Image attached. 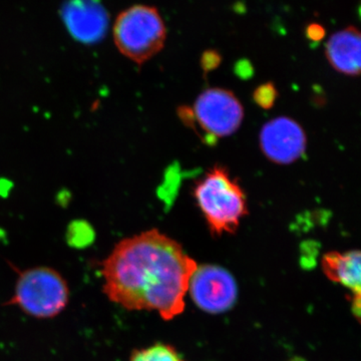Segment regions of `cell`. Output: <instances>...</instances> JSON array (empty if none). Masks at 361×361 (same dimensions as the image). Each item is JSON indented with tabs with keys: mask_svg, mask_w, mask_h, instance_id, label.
Listing matches in <instances>:
<instances>
[{
	"mask_svg": "<svg viewBox=\"0 0 361 361\" xmlns=\"http://www.w3.org/2000/svg\"><path fill=\"white\" fill-rule=\"evenodd\" d=\"M198 267L183 247L157 229L118 242L102 264L104 291L128 310L157 311L165 320L184 311Z\"/></svg>",
	"mask_w": 361,
	"mask_h": 361,
	"instance_id": "obj_1",
	"label": "cell"
},
{
	"mask_svg": "<svg viewBox=\"0 0 361 361\" xmlns=\"http://www.w3.org/2000/svg\"><path fill=\"white\" fill-rule=\"evenodd\" d=\"M194 197L208 223L211 233L232 234L242 218L248 215L245 193L227 169L216 166L198 183Z\"/></svg>",
	"mask_w": 361,
	"mask_h": 361,
	"instance_id": "obj_2",
	"label": "cell"
},
{
	"mask_svg": "<svg viewBox=\"0 0 361 361\" xmlns=\"http://www.w3.org/2000/svg\"><path fill=\"white\" fill-rule=\"evenodd\" d=\"M167 28L156 7L134 6L116 20L114 40L118 51L137 66L144 65L163 49Z\"/></svg>",
	"mask_w": 361,
	"mask_h": 361,
	"instance_id": "obj_3",
	"label": "cell"
},
{
	"mask_svg": "<svg viewBox=\"0 0 361 361\" xmlns=\"http://www.w3.org/2000/svg\"><path fill=\"white\" fill-rule=\"evenodd\" d=\"M70 290L56 270L35 267L25 271L16 282L11 303L37 318H51L68 305Z\"/></svg>",
	"mask_w": 361,
	"mask_h": 361,
	"instance_id": "obj_4",
	"label": "cell"
},
{
	"mask_svg": "<svg viewBox=\"0 0 361 361\" xmlns=\"http://www.w3.org/2000/svg\"><path fill=\"white\" fill-rule=\"evenodd\" d=\"M193 115L207 134L214 137H224L239 129L244 110L232 92L214 87L202 92L196 99Z\"/></svg>",
	"mask_w": 361,
	"mask_h": 361,
	"instance_id": "obj_5",
	"label": "cell"
},
{
	"mask_svg": "<svg viewBox=\"0 0 361 361\" xmlns=\"http://www.w3.org/2000/svg\"><path fill=\"white\" fill-rule=\"evenodd\" d=\"M188 292L202 310L222 313L229 310L236 301L238 288L234 277L224 268L202 265L192 275Z\"/></svg>",
	"mask_w": 361,
	"mask_h": 361,
	"instance_id": "obj_6",
	"label": "cell"
},
{
	"mask_svg": "<svg viewBox=\"0 0 361 361\" xmlns=\"http://www.w3.org/2000/svg\"><path fill=\"white\" fill-rule=\"evenodd\" d=\"M260 147L270 161L287 165L300 159L305 152V133L291 118H274L261 130Z\"/></svg>",
	"mask_w": 361,
	"mask_h": 361,
	"instance_id": "obj_7",
	"label": "cell"
},
{
	"mask_svg": "<svg viewBox=\"0 0 361 361\" xmlns=\"http://www.w3.org/2000/svg\"><path fill=\"white\" fill-rule=\"evenodd\" d=\"M63 16L71 35L87 44L103 39L108 30V13L97 0H70Z\"/></svg>",
	"mask_w": 361,
	"mask_h": 361,
	"instance_id": "obj_8",
	"label": "cell"
},
{
	"mask_svg": "<svg viewBox=\"0 0 361 361\" xmlns=\"http://www.w3.org/2000/svg\"><path fill=\"white\" fill-rule=\"evenodd\" d=\"M360 252H329L322 257L323 272L331 281L345 287L353 292V311L355 315L360 312Z\"/></svg>",
	"mask_w": 361,
	"mask_h": 361,
	"instance_id": "obj_9",
	"label": "cell"
},
{
	"mask_svg": "<svg viewBox=\"0 0 361 361\" xmlns=\"http://www.w3.org/2000/svg\"><path fill=\"white\" fill-rule=\"evenodd\" d=\"M330 66L349 77L360 73L361 37L355 26H348L330 37L325 47Z\"/></svg>",
	"mask_w": 361,
	"mask_h": 361,
	"instance_id": "obj_10",
	"label": "cell"
},
{
	"mask_svg": "<svg viewBox=\"0 0 361 361\" xmlns=\"http://www.w3.org/2000/svg\"><path fill=\"white\" fill-rule=\"evenodd\" d=\"M130 361H183L177 351L170 345L157 344L142 350L135 351Z\"/></svg>",
	"mask_w": 361,
	"mask_h": 361,
	"instance_id": "obj_11",
	"label": "cell"
},
{
	"mask_svg": "<svg viewBox=\"0 0 361 361\" xmlns=\"http://www.w3.org/2000/svg\"><path fill=\"white\" fill-rule=\"evenodd\" d=\"M306 35H307L308 39L318 42L324 37L325 30L322 25H318V23H311L306 28Z\"/></svg>",
	"mask_w": 361,
	"mask_h": 361,
	"instance_id": "obj_12",
	"label": "cell"
}]
</instances>
